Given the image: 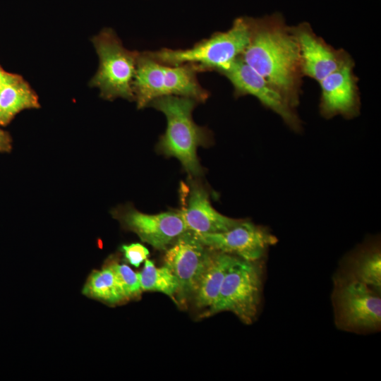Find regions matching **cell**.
<instances>
[{
    "label": "cell",
    "instance_id": "6da1fadb",
    "mask_svg": "<svg viewBox=\"0 0 381 381\" xmlns=\"http://www.w3.org/2000/svg\"><path fill=\"white\" fill-rule=\"evenodd\" d=\"M241 57L291 107L298 104L303 75L298 47L280 14L253 18L250 41Z\"/></svg>",
    "mask_w": 381,
    "mask_h": 381
},
{
    "label": "cell",
    "instance_id": "7a4b0ae2",
    "mask_svg": "<svg viewBox=\"0 0 381 381\" xmlns=\"http://www.w3.org/2000/svg\"><path fill=\"white\" fill-rule=\"evenodd\" d=\"M197 103L188 97L165 96L154 99L148 106L162 112L167 119L166 131L157 144L158 151L176 158L192 177L202 174L197 150L209 140L207 130L198 126L193 119Z\"/></svg>",
    "mask_w": 381,
    "mask_h": 381
},
{
    "label": "cell",
    "instance_id": "3957f363",
    "mask_svg": "<svg viewBox=\"0 0 381 381\" xmlns=\"http://www.w3.org/2000/svg\"><path fill=\"white\" fill-rule=\"evenodd\" d=\"M252 20L248 17L237 18L226 31L217 32L188 49L162 48L147 52L164 64L176 66L190 64L195 66L200 72H219L243 54L250 41Z\"/></svg>",
    "mask_w": 381,
    "mask_h": 381
},
{
    "label": "cell",
    "instance_id": "277c9868",
    "mask_svg": "<svg viewBox=\"0 0 381 381\" xmlns=\"http://www.w3.org/2000/svg\"><path fill=\"white\" fill-rule=\"evenodd\" d=\"M198 68L190 64L169 66L140 52L133 81L138 109L148 107L154 99L165 96H178L205 102L210 93L197 79Z\"/></svg>",
    "mask_w": 381,
    "mask_h": 381
},
{
    "label": "cell",
    "instance_id": "5b68a950",
    "mask_svg": "<svg viewBox=\"0 0 381 381\" xmlns=\"http://www.w3.org/2000/svg\"><path fill=\"white\" fill-rule=\"evenodd\" d=\"M92 42L99 57V67L90 85L97 87L104 99L135 101L133 81L140 52L126 49L111 28L102 30Z\"/></svg>",
    "mask_w": 381,
    "mask_h": 381
},
{
    "label": "cell",
    "instance_id": "8992f818",
    "mask_svg": "<svg viewBox=\"0 0 381 381\" xmlns=\"http://www.w3.org/2000/svg\"><path fill=\"white\" fill-rule=\"evenodd\" d=\"M262 291L260 260L248 261L236 257L224 277L217 298L204 315L229 311L243 322L251 324L258 313Z\"/></svg>",
    "mask_w": 381,
    "mask_h": 381
},
{
    "label": "cell",
    "instance_id": "52a82bcc",
    "mask_svg": "<svg viewBox=\"0 0 381 381\" xmlns=\"http://www.w3.org/2000/svg\"><path fill=\"white\" fill-rule=\"evenodd\" d=\"M164 265L179 282L177 301L181 303L192 299L212 250L204 246L194 232L187 230L165 250Z\"/></svg>",
    "mask_w": 381,
    "mask_h": 381
},
{
    "label": "cell",
    "instance_id": "ba28073f",
    "mask_svg": "<svg viewBox=\"0 0 381 381\" xmlns=\"http://www.w3.org/2000/svg\"><path fill=\"white\" fill-rule=\"evenodd\" d=\"M111 214L123 229L159 250H166L188 230L179 210L149 214L126 205L114 208Z\"/></svg>",
    "mask_w": 381,
    "mask_h": 381
},
{
    "label": "cell",
    "instance_id": "9c48e42d",
    "mask_svg": "<svg viewBox=\"0 0 381 381\" xmlns=\"http://www.w3.org/2000/svg\"><path fill=\"white\" fill-rule=\"evenodd\" d=\"M365 284L350 279L335 294L339 324L349 330L377 329L381 323V299Z\"/></svg>",
    "mask_w": 381,
    "mask_h": 381
},
{
    "label": "cell",
    "instance_id": "30bf717a",
    "mask_svg": "<svg viewBox=\"0 0 381 381\" xmlns=\"http://www.w3.org/2000/svg\"><path fill=\"white\" fill-rule=\"evenodd\" d=\"M194 234L208 248L248 261L261 260L267 248L277 241L269 230L246 219L225 231Z\"/></svg>",
    "mask_w": 381,
    "mask_h": 381
},
{
    "label": "cell",
    "instance_id": "8fae6325",
    "mask_svg": "<svg viewBox=\"0 0 381 381\" xmlns=\"http://www.w3.org/2000/svg\"><path fill=\"white\" fill-rule=\"evenodd\" d=\"M219 73L231 82L236 96L246 95L254 96L265 107L279 115L292 129L295 131L300 129L301 122L294 108L241 56Z\"/></svg>",
    "mask_w": 381,
    "mask_h": 381
},
{
    "label": "cell",
    "instance_id": "7c38bea8",
    "mask_svg": "<svg viewBox=\"0 0 381 381\" xmlns=\"http://www.w3.org/2000/svg\"><path fill=\"white\" fill-rule=\"evenodd\" d=\"M296 40L302 74L320 82L350 59L344 51L329 46L306 23L291 27Z\"/></svg>",
    "mask_w": 381,
    "mask_h": 381
},
{
    "label": "cell",
    "instance_id": "4fadbf2b",
    "mask_svg": "<svg viewBox=\"0 0 381 381\" xmlns=\"http://www.w3.org/2000/svg\"><path fill=\"white\" fill-rule=\"evenodd\" d=\"M320 84L322 116L329 118L336 115L349 117L356 115L358 95L351 59L322 79Z\"/></svg>",
    "mask_w": 381,
    "mask_h": 381
},
{
    "label": "cell",
    "instance_id": "5bb4252c",
    "mask_svg": "<svg viewBox=\"0 0 381 381\" xmlns=\"http://www.w3.org/2000/svg\"><path fill=\"white\" fill-rule=\"evenodd\" d=\"M184 206L179 210L188 230L196 234L227 231L243 219L222 214L212 205L207 190L195 181L190 183Z\"/></svg>",
    "mask_w": 381,
    "mask_h": 381
},
{
    "label": "cell",
    "instance_id": "9a60e30c",
    "mask_svg": "<svg viewBox=\"0 0 381 381\" xmlns=\"http://www.w3.org/2000/svg\"><path fill=\"white\" fill-rule=\"evenodd\" d=\"M236 258L230 254L212 250L210 261L202 274L192 298L196 308L207 310L213 305L224 277Z\"/></svg>",
    "mask_w": 381,
    "mask_h": 381
},
{
    "label": "cell",
    "instance_id": "2e32d148",
    "mask_svg": "<svg viewBox=\"0 0 381 381\" xmlns=\"http://www.w3.org/2000/svg\"><path fill=\"white\" fill-rule=\"evenodd\" d=\"M39 107L37 94L20 75L12 74L0 89V125H7L23 110Z\"/></svg>",
    "mask_w": 381,
    "mask_h": 381
},
{
    "label": "cell",
    "instance_id": "e0dca14e",
    "mask_svg": "<svg viewBox=\"0 0 381 381\" xmlns=\"http://www.w3.org/2000/svg\"><path fill=\"white\" fill-rule=\"evenodd\" d=\"M82 294L109 306L119 305L127 301L108 260L102 269L93 270L90 273Z\"/></svg>",
    "mask_w": 381,
    "mask_h": 381
},
{
    "label": "cell",
    "instance_id": "ac0fdd59",
    "mask_svg": "<svg viewBox=\"0 0 381 381\" xmlns=\"http://www.w3.org/2000/svg\"><path fill=\"white\" fill-rule=\"evenodd\" d=\"M138 274L142 291L161 292L176 302L175 296L179 290V282L166 266L157 267L153 261L147 259Z\"/></svg>",
    "mask_w": 381,
    "mask_h": 381
},
{
    "label": "cell",
    "instance_id": "d6986e66",
    "mask_svg": "<svg viewBox=\"0 0 381 381\" xmlns=\"http://www.w3.org/2000/svg\"><path fill=\"white\" fill-rule=\"evenodd\" d=\"M353 279L360 281L377 292L381 288V255L378 249L361 255L353 268Z\"/></svg>",
    "mask_w": 381,
    "mask_h": 381
},
{
    "label": "cell",
    "instance_id": "ffe728a7",
    "mask_svg": "<svg viewBox=\"0 0 381 381\" xmlns=\"http://www.w3.org/2000/svg\"><path fill=\"white\" fill-rule=\"evenodd\" d=\"M107 260L114 271L127 301L139 298L143 291L138 272H134L128 265L119 263L115 258H110Z\"/></svg>",
    "mask_w": 381,
    "mask_h": 381
},
{
    "label": "cell",
    "instance_id": "44dd1931",
    "mask_svg": "<svg viewBox=\"0 0 381 381\" xmlns=\"http://www.w3.org/2000/svg\"><path fill=\"white\" fill-rule=\"evenodd\" d=\"M125 260L135 267L147 259L150 252L148 249L140 243H133L128 245H123L121 247Z\"/></svg>",
    "mask_w": 381,
    "mask_h": 381
},
{
    "label": "cell",
    "instance_id": "7402d4cb",
    "mask_svg": "<svg viewBox=\"0 0 381 381\" xmlns=\"http://www.w3.org/2000/svg\"><path fill=\"white\" fill-rule=\"evenodd\" d=\"M11 147V138L8 134L0 129V152H8Z\"/></svg>",
    "mask_w": 381,
    "mask_h": 381
},
{
    "label": "cell",
    "instance_id": "603a6c76",
    "mask_svg": "<svg viewBox=\"0 0 381 381\" xmlns=\"http://www.w3.org/2000/svg\"><path fill=\"white\" fill-rule=\"evenodd\" d=\"M11 75V73L4 71L0 66V89L8 81Z\"/></svg>",
    "mask_w": 381,
    "mask_h": 381
}]
</instances>
